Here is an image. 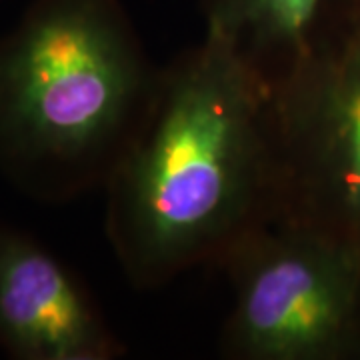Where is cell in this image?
<instances>
[{"label":"cell","instance_id":"5b68a950","mask_svg":"<svg viewBox=\"0 0 360 360\" xmlns=\"http://www.w3.org/2000/svg\"><path fill=\"white\" fill-rule=\"evenodd\" d=\"M0 347L20 360L124 354L77 276L34 238L6 224H0Z\"/></svg>","mask_w":360,"mask_h":360},{"label":"cell","instance_id":"277c9868","mask_svg":"<svg viewBox=\"0 0 360 360\" xmlns=\"http://www.w3.org/2000/svg\"><path fill=\"white\" fill-rule=\"evenodd\" d=\"M274 222L360 245V20L270 92Z\"/></svg>","mask_w":360,"mask_h":360},{"label":"cell","instance_id":"6da1fadb","mask_svg":"<svg viewBox=\"0 0 360 360\" xmlns=\"http://www.w3.org/2000/svg\"><path fill=\"white\" fill-rule=\"evenodd\" d=\"M106 236L130 283L214 264L274 220L270 89L214 32L156 78L104 182Z\"/></svg>","mask_w":360,"mask_h":360},{"label":"cell","instance_id":"3957f363","mask_svg":"<svg viewBox=\"0 0 360 360\" xmlns=\"http://www.w3.org/2000/svg\"><path fill=\"white\" fill-rule=\"evenodd\" d=\"M232 284L222 354L328 360L360 348V245L266 222L220 262Z\"/></svg>","mask_w":360,"mask_h":360},{"label":"cell","instance_id":"7a4b0ae2","mask_svg":"<svg viewBox=\"0 0 360 360\" xmlns=\"http://www.w3.org/2000/svg\"><path fill=\"white\" fill-rule=\"evenodd\" d=\"M158 72L122 0H32L0 37V172L42 202L104 186Z\"/></svg>","mask_w":360,"mask_h":360},{"label":"cell","instance_id":"8992f818","mask_svg":"<svg viewBox=\"0 0 360 360\" xmlns=\"http://www.w3.org/2000/svg\"><path fill=\"white\" fill-rule=\"evenodd\" d=\"M219 34L270 92L360 20V0H200Z\"/></svg>","mask_w":360,"mask_h":360}]
</instances>
